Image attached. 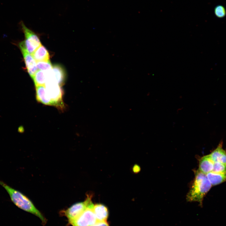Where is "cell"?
Here are the masks:
<instances>
[{"label":"cell","instance_id":"obj_1","mask_svg":"<svg viewBox=\"0 0 226 226\" xmlns=\"http://www.w3.org/2000/svg\"><path fill=\"white\" fill-rule=\"evenodd\" d=\"M0 185L8 193L11 201L19 208L32 213L38 217L45 223L46 219L40 211L37 209L31 201L19 191L15 189L0 180Z\"/></svg>","mask_w":226,"mask_h":226},{"label":"cell","instance_id":"obj_2","mask_svg":"<svg viewBox=\"0 0 226 226\" xmlns=\"http://www.w3.org/2000/svg\"><path fill=\"white\" fill-rule=\"evenodd\" d=\"M194 182L191 188L187 195L188 202H196L202 206L204 196L211 188L212 185L208 180L206 175L198 170L195 172Z\"/></svg>","mask_w":226,"mask_h":226},{"label":"cell","instance_id":"obj_3","mask_svg":"<svg viewBox=\"0 0 226 226\" xmlns=\"http://www.w3.org/2000/svg\"><path fill=\"white\" fill-rule=\"evenodd\" d=\"M45 86L53 103V106L63 110L65 105L63 100V92L61 86L56 83L50 80L46 81Z\"/></svg>","mask_w":226,"mask_h":226},{"label":"cell","instance_id":"obj_4","mask_svg":"<svg viewBox=\"0 0 226 226\" xmlns=\"http://www.w3.org/2000/svg\"><path fill=\"white\" fill-rule=\"evenodd\" d=\"M94 204L89 205L78 217L69 222L73 226H91L97 221L93 211Z\"/></svg>","mask_w":226,"mask_h":226},{"label":"cell","instance_id":"obj_5","mask_svg":"<svg viewBox=\"0 0 226 226\" xmlns=\"http://www.w3.org/2000/svg\"><path fill=\"white\" fill-rule=\"evenodd\" d=\"M20 25L24 34L25 39L24 41L25 48L31 54L41 45L37 36L32 31L28 28L22 21Z\"/></svg>","mask_w":226,"mask_h":226},{"label":"cell","instance_id":"obj_6","mask_svg":"<svg viewBox=\"0 0 226 226\" xmlns=\"http://www.w3.org/2000/svg\"><path fill=\"white\" fill-rule=\"evenodd\" d=\"M91 196L88 195L84 202L75 203L64 211L63 214L69 223L78 217L89 205L93 203Z\"/></svg>","mask_w":226,"mask_h":226},{"label":"cell","instance_id":"obj_7","mask_svg":"<svg viewBox=\"0 0 226 226\" xmlns=\"http://www.w3.org/2000/svg\"><path fill=\"white\" fill-rule=\"evenodd\" d=\"M19 46L22 54L27 72L32 78L37 71L36 62L32 55L26 50L24 41L20 42Z\"/></svg>","mask_w":226,"mask_h":226},{"label":"cell","instance_id":"obj_8","mask_svg":"<svg viewBox=\"0 0 226 226\" xmlns=\"http://www.w3.org/2000/svg\"><path fill=\"white\" fill-rule=\"evenodd\" d=\"M66 78L65 71L60 65L55 64L52 66L51 71L48 72L47 80L51 81L62 86L64 83Z\"/></svg>","mask_w":226,"mask_h":226},{"label":"cell","instance_id":"obj_9","mask_svg":"<svg viewBox=\"0 0 226 226\" xmlns=\"http://www.w3.org/2000/svg\"><path fill=\"white\" fill-rule=\"evenodd\" d=\"M37 100L41 103L48 105L53 106V103L47 94L45 86H35Z\"/></svg>","mask_w":226,"mask_h":226},{"label":"cell","instance_id":"obj_10","mask_svg":"<svg viewBox=\"0 0 226 226\" xmlns=\"http://www.w3.org/2000/svg\"><path fill=\"white\" fill-rule=\"evenodd\" d=\"M223 141H221L216 148L209 155L214 162L226 164V150L223 148Z\"/></svg>","mask_w":226,"mask_h":226},{"label":"cell","instance_id":"obj_11","mask_svg":"<svg viewBox=\"0 0 226 226\" xmlns=\"http://www.w3.org/2000/svg\"><path fill=\"white\" fill-rule=\"evenodd\" d=\"M214 162L211 158L209 154L202 157L199 160V171L207 174L213 171Z\"/></svg>","mask_w":226,"mask_h":226},{"label":"cell","instance_id":"obj_12","mask_svg":"<svg viewBox=\"0 0 226 226\" xmlns=\"http://www.w3.org/2000/svg\"><path fill=\"white\" fill-rule=\"evenodd\" d=\"M93 211L97 221H106L109 213L107 207L104 205L97 203L94 205Z\"/></svg>","mask_w":226,"mask_h":226},{"label":"cell","instance_id":"obj_13","mask_svg":"<svg viewBox=\"0 0 226 226\" xmlns=\"http://www.w3.org/2000/svg\"><path fill=\"white\" fill-rule=\"evenodd\" d=\"M206 175L212 186L217 185L226 181V172H217L212 171Z\"/></svg>","mask_w":226,"mask_h":226},{"label":"cell","instance_id":"obj_14","mask_svg":"<svg viewBox=\"0 0 226 226\" xmlns=\"http://www.w3.org/2000/svg\"><path fill=\"white\" fill-rule=\"evenodd\" d=\"M31 55L36 62L50 60L49 52L46 48L42 45Z\"/></svg>","mask_w":226,"mask_h":226},{"label":"cell","instance_id":"obj_15","mask_svg":"<svg viewBox=\"0 0 226 226\" xmlns=\"http://www.w3.org/2000/svg\"><path fill=\"white\" fill-rule=\"evenodd\" d=\"M48 72L41 70H38L36 72L32 78L35 86H45Z\"/></svg>","mask_w":226,"mask_h":226},{"label":"cell","instance_id":"obj_16","mask_svg":"<svg viewBox=\"0 0 226 226\" xmlns=\"http://www.w3.org/2000/svg\"><path fill=\"white\" fill-rule=\"evenodd\" d=\"M37 67L40 70L49 72L52 69V66L50 60L36 62Z\"/></svg>","mask_w":226,"mask_h":226},{"label":"cell","instance_id":"obj_17","mask_svg":"<svg viewBox=\"0 0 226 226\" xmlns=\"http://www.w3.org/2000/svg\"><path fill=\"white\" fill-rule=\"evenodd\" d=\"M214 13L216 16L218 18H223L226 15V9L222 5L217 6L214 8Z\"/></svg>","mask_w":226,"mask_h":226},{"label":"cell","instance_id":"obj_18","mask_svg":"<svg viewBox=\"0 0 226 226\" xmlns=\"http://www.w3.org/2000/svg\"><path fill=\"white\" fill-rule=\"evenodd\" d=\"M213 171L217 172H226V164L219 162H214Z\"/></svg>","mask_w":226,"mask_h":226},{"label":"cell","instance_id":"obj_19","mask_svg":"<svg viewBox=\"0 0 226 226\" xmlns=\"http://www.w3.org/2000/svg\"><path fill=\"white\" fill-rule=\"evenodd\" d=\"M91 226H110L106 221H97L94 224Z\"/></svg>","mask_w":226,"mask_h":226},{"label":"cell","instance_id":"obj_20","mask_svg":"<svg viewBox=\"0 0 226 226\" xmlns=\"http://www.w3.org/2000/svg\"><path fill=\"white\" fill-rule=\"evenodd\" d=\"M140 170V167L137 164H135L134 165L132 168L133 171L134 173H137Z\"/></svg>","mask_w":226,"mask_h":226}]
</instances>
